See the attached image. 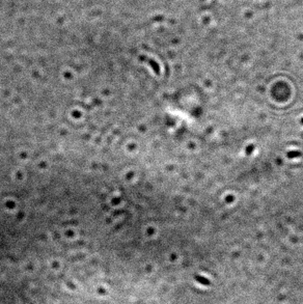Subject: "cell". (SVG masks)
I'll return each mask as SVG.
<instances>
[{
	"mask_svg": "<svg viewBox=\"0 0 303 304\" xmlns=\"http://www.w3.org/2000/svg\"><path fill=\"white\" fill-rule=\"evenodd\" d=\"M195 279L198 281V282L202 283V285H211V281L209 280L208 278L203 277V276H202V275H195Z\"/></svg>",
	"mask_w": 303,
	"mask_h": 304,
	"instance_id": "6da1fadb",
	"label": "cell"
}]
</instances>
